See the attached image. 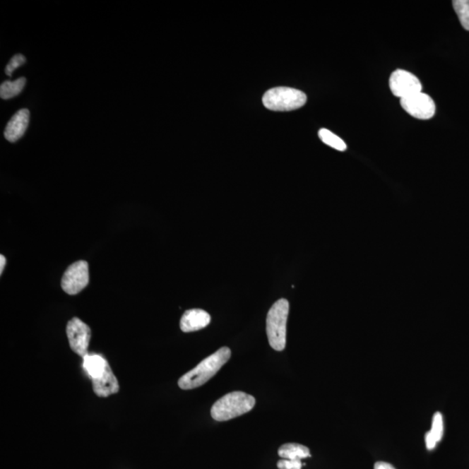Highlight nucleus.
Returning <instances> with one entry per match:
<instances>
[{"label": "nucleus", "mask_w": 469, "mask_h": 469, "mask_svg": "<svg viewBox=\"0 0 469 469\" xmlns=\"http://www.w3.org/2000/svg\"><path fill=\"white\" fill-rule=\"evenodd\" d=\"M232 351L228 347H222L220 350L204 359L196 368L184 374L179 381V388L189 391L200 387L210 380L222 367L230 360Z\"/></svg>", "instance_id": "nucleus-1"}, {"label": "nucleus", "mask_w": 469, "mask_h": 469, "mask_svg": "<svg viewBox=\"0 0 469 469\" xmlns=\"http://www.w3.org/2000/svg\"><path fill=\"white\" fill-rule=\"evenodd\" d=\"M255 405L254 397L244 392L234 391L217 400L210 413L215 421L225 422L248 413Z\"/></svg>", "instance_id": "nucleus-2"}, {"label": "nucleus", "mask_w": 469, "mask_h": 469, "mask_svg": "<svg viewBox=\"0 0 469 469\" xmlns=\"http://www.w3.org/2000/svg\"><path fill=\"white\" fill-rule=\"evenodd\" d=\"M290 311V304L286 299H280L268 310L266 331L268 343L272 349L283 351L286 346V326Z\"/></svg>", "instance_id": "nucleus-3"}, {"label": "nucleus", "mask_w": 469, "mask_h": 469, "mask_svg": "<svg viewBox=\"0 0 469 469\" xmlns=\"http://www.w3.org/2000/svg\"><path fill=\"white\" fill-rule=\"evenodd\" d=\"M307 96L301 90L290 87H275L263 97L264 107L274 112H290L304 107Z\"/></svg>", "instance_id": "nucleus-4"}, {"label": "nucleus", "mask_w": 469, "mask_h": 469, "mask_svg": "<svg viewBox=\"0 0 469 469\" xmlns=\"http://www.w3.org/2000/svg\"><path fill=\"white\" fill-rule=\"evenodd\" d=\"M89 283V266L85 261H78L64 272L61 286L64 292L76 295L81 292Z\"/></svg>", "instance_id": "nucleus-5"}, {"label": "nucleus", "mask_w": 469, "mask_h": 469, "mask_svg": "<svg viewBox=\"0 0 469 469\" xmlns=\"http://www.w3.org/2000/svg\"><path fill=\"white\" fill-rule=\"evenodd\" d=\"M90 328L84 321L74 317L69 321L66 327V334L71 350L84 358L88 355L90 340Z\"/></svg>", "instance_id": "nucleus-6"}, {"label": "nucleus", "mask_w": 469, "mask_h": 469, "mask_svg": "<svg viewBox=\"0 0 469 469\" xmlns=\"http://www.w3.org/2000/svg\"><path fill=\"white\" fill-rule=\"evenodd\" d=\"M393 94L400 100L422 93V85L415 75L404 70H396L389 79Z\"/></svg>", "instance_id": "nucleus-7"}, {"label": "nucleus", "mask_w": 469, "mask_h": 469, "mask_svg": "<svg viewBox=\"0 0 469 469\" xmlns=\"http://www.w3.org/2000/svg\"><path fill=\"white\" fill-rule=\"evenodd\" d=\"M400 105L408 114L417 119H432L436 113V105L427 94L419 93L400 100Z\"/></svg>", "instance_id": "nucleus-8"}, {"label": "nucleus", "mask_w": 469, "mask_h": 469, "mask_svg": "<svg viewBox=\"0 0 469 469\" xmlns=\"http://www.w3.org/2000/svg\"><path fill=\"white\" fill-rule=\"evenodd\" d=\"M210 316L206 310L194 309L184 312L180 321L181 331L185 333L202 330L210 323Z\"/></svg>", "instance_id": "nucleus-9"}, {"label": "nucleus", "mask_w": 469, "mask_h": 469, "mask_svg": "<svg viewBox=\"0 0 469 469\" xmlns=\"http://www.w3.org/2000/svg\"><path fill=\"white\" fill-rule=\"evenodd\" d=\"M93 391L98 397H108L117 394L119 384L109 363L100 376L93 379Z\"/></svg>", "instance_id": "nucleus-10"}, {"label": "nucleus", "mask_w": 469, "mask_h": 469, "mask_svg": "<svg viewBox=\"0 0 469 469\" xmlns=\"http://www.w3.org/2000/svg\"><path fill=\"white\" fill-rule=\"evenodd\" d=\"M30 120V112L28 109H22L11 117L7 124L5 131V138L11 143L18 141L24 136L28 130Z\"/></svg>", "instance_id": "nucleus-11"}, {"label": "nucleus", "mask_w": 469, "mask_h": 469, "mask_svg": "<svg viewBox=\"0 0 469 469\" xmlns=\"http://www.w3.org/2000/svg\"><path fill=\"white\" fill-rule=\"evenodd\" d=\"M278 455L283 459L302 460L311 456L309 449L298 444H286L278 449Z\"/></svg>", "instance_id": "nucleus-12"}, {"label": "nucleus", "mask_w": 469, "mask_h": 469, "mask_svg": "<svg viewBox=\"0 0 469 469\" xmlns=\"http://www.w3.org/2000/svg\"><path fill=\"white\" fill-rule=\"evenodd\" d=\"M107 365L108 362L100 355H87L84 357V368L92 380L100 376Z\"/></svg>", "instance_id": "nucleus-13"}, {"label": "nucleus", "mask_w": 469, "mask_h": 469, "mask_svg": "<svg viewBox=\"0 0 469 469\" xmlns=\"http://www.w3.org/2000/svg\"><path fill=\"white\" fill-rule=\"evenodd\" d=\"M26 84V79L20 78L13 82L5 81L0 86V97L3 100H10L20 94Z\"/></svg>", "instance_id": "nucleus-14"}, {"label": "nucleus", "mask_w": 469, "mask_h": 469, "mask_svg": "<svg viewBox=\"0 0 469 469\" xmlns=\"http://www.w3.org/2000/svg\"><path fill=\"white\" fill-rule=\"evenodd\" d=\"M319 138L325 145L331 146L332 148L340 151H344L347 149L345 142L341 138H339L338 136L327 130V129H321L319 131Z\"/></svg>", "instance_id": "nucleus-15"}, {"label": "nucleus", "mask_w": 469, "mask_h": 469, "mask_svg": "<svg viewBox=\"0 0 469 469\" xmlns=\"http://www.w3.org/2000/svg\"><path fill=\"white\" fill-rule=\"evenodd\" d=\"M453 6L458 15L461 25L469 31V0H455Z\"/></svg>", "instance_id": "nucleus-16"}, {"label": "nucleus", "mask_w": 469, "mask_h": 469, "mask_svg": "<svg viewBox=\"0 0 469 469\" xmlns=\"http://www.w3.org/2000/svg\"><path fill=\"white\" fill-rule=\"evenodd\" d=\"M430 436L432 437L434 441L438 444L444 437V417L440 412H437L436 414L433 416L432 420V427H431L430 431H429Z\"/></svg>", "instance_id": "nucleus-17"}, {"label": "nucleus", "mask_w": 469, "mask_h": 469, "mask_svg": "<svg viewBox=\"0 0 469 469\" xmlns=\"http://www.w3.org/2000/svg\"><path fill=\"white\" fill-rule=\"evenodd\" d=\"M25 61L26 59L24 56L21 54L15 55L13 58L10 60L9 64H7V66L6 68V75L7 76L13 75V71L16 70L18 67H20V66H22V64H24Z\"/></svg>", "instance_id": "nucleus-18"}, {"label": "nucleus", "mask_w": 469, "mask_h": 469, "mask_svg": "<svg viewBox=\"0 0 469 469\" xmlns=\"http://www.w3.org/2000/svg\"><path fill=\"white\" fill-rule=\"evenodd\" d=\"M302 463L301 460H287L282 459L278 463L279 469H302Z\"/></svg>", "instance_id": "nucleus-19"}, {"label": "nucleus", "mask_w": 469, "mask_h": 469, "mask_svg": "<svg viewBox=\"0 0 469 469\" xmlns=\"http://www.w3.org/2000/svg\"><path fill=\"white\" fill-rule=\"evenodd\" d=\"M426 447L429 450H432L437 447V442L434 440L432 437L430 436L429 432H427L425 436Z\"/></svg>", "instance_id": "nucleus-20"}, {"label": "nucleus", "mask_w": 469, "mask_h": 469, "mask_svg": "<svg viewBox=\"0 0 469 469\" xmlns=\"http://www.w3.org/2000/svg\"><path fill=\"white\" fill-rule=\"evenodd\" d=\"M374 469H396L391 464L384 463V461H378L374 464Z\"/></svg>", "instance_id": "nucleus-21"}, {"label": "nucleus", "mask_w": 469, "mask_h": 469, "mask_svg": "<svg viewBox=\"0 0 469 469\" xmlns=\"http://www.w3.org/2000/svg\"><path fill=\"white\" fill-rule=\"evenodd\" d=\"M6 263V257L4 256L3 255L0 256V264H1V266H0V273L1 274L3 273L4 268H5Z\"/></svg>", "instance_id": "nucleus-22"}]
</instances>
